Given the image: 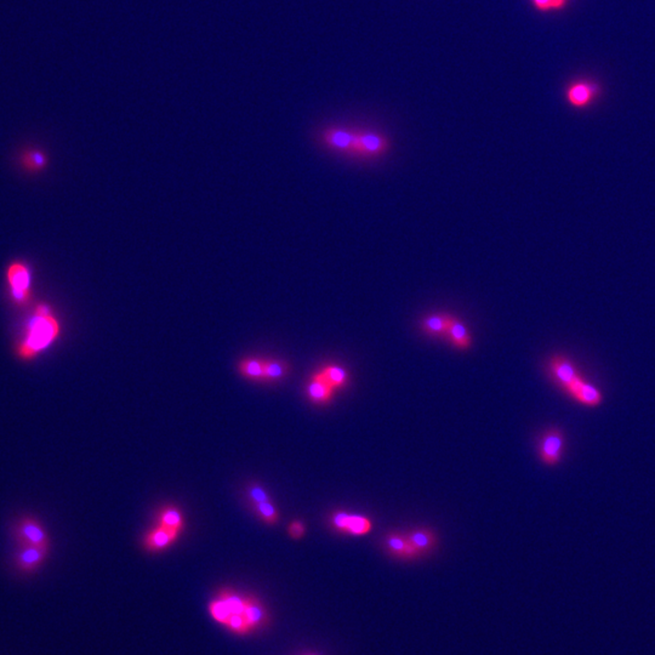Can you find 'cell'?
<instances>
[{
    "label": "cell",
    "instance_id": "cell-14",
    "mask_svg": "<svg viewBox=\"0 0 655 655\" xmlns=\"http://www.w3.org/2000/svg\"><path fill=\"white\" fill-rule=\"evenodd\" d=\"M596 95V86L590 83H575L567 90V100L574 107L588 106Z\"/></svg>",
    "mask_w": 655,
    "mask_h": 655
},
{
    "label": "cell",
    "instance_id": "cell-2",
    "mask_svg": "<svg viewBox=\"0 0 655 655\" xmlns=\"http://www.w3.org/2000/svg\"><path fill=\"white\" fill-rule=\"evenodd\" d=\"M11 534L17 546H37L50 550L51 540L48 531L35 517H19L11 527Z\"/></svg>",
    "mask_w": 655,
    "mask_h": 655
},
{
    "label": "cell",
    "instance_id": "cell-9",
    "mask_svg": "<svg viewBox=\"0 0 655 655\" xmlns=\"http://www.w3.org/2000/svg\"><path fill=\"white\" fill-rule=\"evenodd\" d=\"M388 149V141L383 135L373 131H357L356 154L362 156H380Z\"/></svg>",
    "mask_w": 655,
    "mask_h": 655
},
{
    "label": "cell",
    "instance_id": "cell-27",
    "mask_svg": "<svg viewBox=\"0 0 655 655\" xmlns=\"http://www.w3.org/2000/svg\"><path fill=\"white\" fill-rule=\"evenodd\" d=\"M531 3L539 11L546 13L563 9L567 4V0H531Z\"/></svg>",
    "mask_w": 655,
    "mask_h": 655
},
{
    "label": "cell",
    "instance_id": "cell-22",
    "mask_svg": "<svg viewBox=\"0 0 655 655\" xmlns=\"http://www.w3.org/2000/svg\"><path fill=\"white\" fill-rule=\"evenodd\" d=\"M289 367L277 359H265V381H279L287 376Z\"/></svg>",
    "mask_w": 655,
    "mask_h": 655
},
{
    "label": "cell",
    "instance_id": "cell-7",
    "mask_svg": "<svg viewBox=\"0 0 655 655\" xmlns=\"http://www.w3.org/2000/svg\"><path fill=\"white\" fill-rule=\"evenodd\" d=\"M331 524L340 533L351 536H365L372 531V522L360 515H351L347 512H335L331 517Z\"/></svg>",
    "mask_w": 655,
    "mask_h": 655
},
{
    "label": "cell",
    "instance_id": "cell-24",
    "mask_svg": "<svg viewBox=\"0 0 655 655\" xmlns=\"http://www.w3.org/2000/svg\"><path fill=\"white\" fill-rule=\"evenodd\" d=\"M22 164L29 172H40L48 165V157L39 149H29L22 156Z\"/></svg>",
    "mask_w": 655,
    "mask_h": 655
},
{
    "label": "cell",
    "instance_id": "cell-19",
    "mask_svg": "<svg viewBox=\"0 0 655 655\" xmlns=\"http://www.w3.org/2000/svg\"><path fill=\"white\" fill-rule=\"evenodd\" d=\"M240 373L250 380H265V359L247 358L240 360Z\"/></svg>",
    "mask_w": 655,
    "mask_h": 655
},
{
    "label": "cell",
    "instance_id": "cell-28",
    "mask_svg": "<svg viewBox=\"0 0 655 655\" xmlns=\"http://www.w3.org/2000/svg\"><path fill=\"white\" fill-rule=\"evenodd\" d=\"M288 531H289V536H292V539H300V538L305 536L306 527L304 526L302 522L294 521L290 523Z\"/></svg>",
    "mask_w": 655,
    "mask_h": 655
},
{
    "label": "cell",
    "instance_id": "cell-1",
    "mask_svg": "<svg viewBox=\"0 0 655 655\" xmlns=\"http://www.w3.org/2000/svg\"><path fill=\"white\" fill-rule=\"evenodd\" d=\"M61 323L48 304H38L15 345V354L22 362H31L50 349L61 335Z\"/></svg>",
    "mask_w": 655,
    "mask_h": 655
},
{
    "label": "cell",
    "instance_id": "cell-11",
    "mask_svg": "<svg viewBox=\"0 0 655 655\" xmlns=\"http://www.w3.org/2000/svg\"><path fill=\"white\" fill-rule=\"evenodd\" d=\"M179 534H180L179 531H172V529L159 526L158 528L149 531V534L146 536L144 546L149 551H154V552L164 550V549H167V547L172 545V542L177 540Z\"/></svg>",
    "mask_w": 655,
    "mask_h": 655
},
{
    "label": "cell",
    "instance_id": "cell-20",
    "mask_svg": "<svg viewBox=\"0 0 655 655\" xmlns=\"http://www.w3.org/2000/svg\"><path fill=\"white\" fill-rule=\"evenodd\" d=\"M320 373L322 374L323 378L326 379V383H329L330 386L334 390L335 388H344L345 385L349 381V374L339 365H326V367L322 369Z\"/></svg>",
    "mask_w": 655,
    "mask_h": 655
},
{
    "label": "cell",
    "instance_id": "cell-25",
    "mask_svg": "<svg viewBox=\"0 0 655 655\" xmlns=\"http://www.w3.org/2000/svg\"><path fill=\"white\" fill-rule=\"evenodd\" d=\"M209 611H210V615L213 619L225 627L226 622H229V619H230L231 612L221 598L214 599L209 604Z\"/></svg>",
    "mask_w": 655,
    "mask_h": 655
},
{
    "label": "cell",
    "instance_id": "cell-29",
    "mask_svg": "<svg viewBox=\"0 0 655 655\" xmlns=\"http://www.w3.org/2000/svg\"><path fill=\"white\" fill-rule=\"evenodd\" d=\"M307 655H317V654H307Z\"/></svg>",
    "mask_w": 655,
    "mask_h": 655
},
{
    "label": "cell",
    "instance_id": "cell-21",
    "mask_svg": "<svg viewBox=\"0 0 655 655\" xmlns=\"http://www.w3.org/2000/svg\"><path fill=\"white\" fill-rule=\"evenodd\" d=\"M159 526L180 533L183 528V516L181 511L177 510L176 507L164 508L159 515Z\"/></svg>",
    "mask_w": 655,
    "mask_h": 655
},
{
    "label": "cell",
    "instance_id": "cell-17",
    "mask_svg": "<svg viewBox=\"0 0 655 655\" xmlns=\"http://www.w3.org/2000/svg\"><path fill=\"white\" fill-rule=\"evenodd\" d=\"M453 317L449 315H431L422 321V329L427 334L440 336L447 334Z\"/></svg>",
    "mask_w": 655,
    "mask_h": 655
},
{
    "label": "cell",
    "instance_id": "cell-13",
    "mask_svg": "<svg viewBox=\"0 0 655 655\" xmlns=\"http://www.w3.org/2000/svg\"><path fill=\"white\" fill-rule=\"evenodd\" d=\"M333 395H334V388L326 383V379L322 376V374H315L312 376L311 381L307 385V396L312 402L324 404L329 402Z\"/></svg>",
    "mask_w": 655,
    "mask_h": 655
},
{
    "label": "cell",
    "instance_id": "cell-12",
    "mask_svg": "<svg viewBox=\"0 0 655 655\" xmlns=\"http://www.w3.org/2000/svg\"><path fill=\"white\" fill-rule=\"evenodd\" d=\"M244 617L250 627V630L255 631L260 627H265L268 622V614L263 603L260 602L258 598L251 597V596L244 597Z\"/></svg>",
    "mask_w": 655,
    "mask_h": 655
},
{
    "label": "cell",
    "instance_id": "cell-5",
    "mask_svg": "<svg viewBox=\"0 0 655 655\" xmlns=\"http://www.w3.org/2000/svg\"><path fill=\"white\" fill-rule=\"evenodd\" d=\"M565 393L583 407L597 408L603 403V395L599 388L586 381L581 374L565 388Z\"/></svg>",
    "mask_w": 655,
    "mask_h": 655
},
{
    "label": "cell",
    "instance_id": "cell-15",
    "mask_svg": "<svg viewBox=\"0 0 655 655\" xmlns=\"http://www.w3.org/2000/svg\"><path fill=\"white\" fill-rule=\"evenodd\" d=\"M445 335L448 336L450 342L458 349H466L471 346V336H470L469 331H467V328L464 326V323H461L459 320H456L454 317L451 318L449 328H448V331Z\"/></svg>",
    "mask_w": 655,
    "mask_h": 655
},
{
    "label": "cell",
    "instance_id": "cell-16",
    "mask_svg": "<svg viewBox=\"0 0 655 655\" xmlns=\"http://www.w3.org/2000/svg\"><path fill=\"white\" fill-rule=\"evenodd\" d=\"M386 545H388V550L391 551L393 555L402 557V558H414L416 556L420 555V554L411 546L407 538L398 536V534H391V536H388V538H386Z\"/></svg>",
    "mask_w": 655,
    "mask_h": 655
},
{
    "label": "cell",
    "instance_id": "cell-23",
    "mask_svg": "<svg viewBox=\"0 0 655 655\" xmlns=\"http://www.w3.org/2000/svg\"><path fill=\"white\" fill-rule=\"evenodd\" d=\"M251 506H253L254 512L258 515V518L265 522L266 524L273 526L279 521V512H278L277 507L273 505L271 500L258 502V504H254Z\"/></svg>",
    "mask_w": 655,
    "mask_h": 655
},
{
    "label": "cell",
    "instance_id": "cell-26",
    "mask_svg": "<svg viewBox=\"0 0 655 655\" xmlns=\"http://www.w3.org/2000/svg\"><path fill=\"white\" fill-rule=\"evenodd\" d=\"M247 495H248L249 499H250L251 505L258 504V502L271 500L270 495H268L267 490H265L260 484H249L248 488H247Z\"/></svg>",
    "mask_w": 655,
    "mask_h": 655
},
{
    "label": "cell",
    "instance_id": "cell-8",
    "mask_svg": "<svg viewBox=\"0 0 655 655\" xmlns=\"http://www.w3.org/2000/svg\"><path fill=\"white\" fill-rule=\"evenodd\" d=\"M549 373L556 385L565 392V388L580 375L577 365L565 356H555L549 362Z\"/></svg>",
    "mask_w": 655,
    "mask_h": 655
},
{
    "label": "cell",
    "instance_id": "cell-6",
    "mask_svg": "<svg viewBox=\"0 0 655 655\" xmlns=\"http://www.w3.org/2000/svg\"><path fill=\"white\" fill-rule=\"evenodd\" d=\"M19 549L15 552V570L19 573L33 574L45 563L48 558L49 549L37 547V546H17Z\"/></svg>",
    "mask_w": 655,
    "mask_h": 655
},
{
    "label": "cell",
    "instance_id": "cell-3",
    "mask_svg": "<svg viewBox=\"0 0 655 655\" xmlns=\"http://www.w3.org/2000/svg\"><path fill=\"white\" fill-rule=\"evenodd\" d=\"M6 279L13 301L19 306L27 305L32 297V272L28 266L21 261H15L6 270Z\"/></svg>",
    "mask_w": 655,
    "mask_h": 655
},
{
    "label": "cell",
    "instance_id": "cell-10",
    "mask_svg": "<svg viewBox=\"0 0 655 655\" xmlns=\"http://www.w3.org/2000/svg\"><path fill=\"white\" fill-rule=\"evenodd\" d=\"M323 141L330 149L354 154L356 152V142H357V131L340 129V128H330L323 133Z\"/></svg>",
    "mask_w": 655,
    "mask_h": 655
},
{
    "label": "cell",
    "instance_id": "cell-4",
    "mask_svg": "<svg viewBox=\"0 0 655 655\" xmlns=\"http://www.w3.org/2000/svg\"><path fill=\"white\" fill-rule=\"evenodd\" d=\"M565 432L561 429H547L538 442L539 459L547 466H557L565 454Z\"/></svg>",
    "mask_w": 655,
    "mask_h": 655
},
{
    "label": "cell",
    "instance_id": "cell-18",
    "mask_svg": "<svg viewBox=\"0 0 655 655\" xmlns=\"http://www.w3.org/2000/svg\"><path fill=\"white\" fill-rule=\"evenodd\" d=\"M407 539L419 554L430 551L436 544L435 534L427 529L411 531Z\"/></svg>",
    "mask_w": 655,
    "mask_h": 655
}]
</instances>
